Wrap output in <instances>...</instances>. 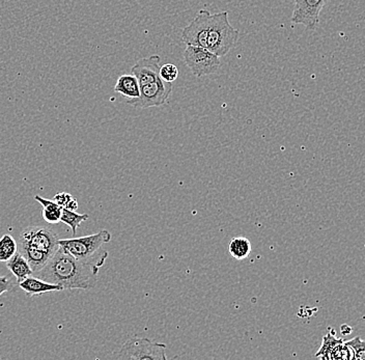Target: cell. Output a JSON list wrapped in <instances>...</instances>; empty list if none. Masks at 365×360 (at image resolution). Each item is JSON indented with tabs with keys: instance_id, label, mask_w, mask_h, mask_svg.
<instances>
[{
	"instance_id": "cell-12",
	"label": "cell",
	"mask_w": 365,
	"mask_h": 360,
	"mask_svg": "<svg viewBox=\"0 0 365 360\" xmlns=\"http://www.w3.org/2000/svg\"><path fill=\"white\" fill-rule=\"evenodd\" d=\"M18 286L25 292L29 297H34V296H41L43 294L50 293V292H61L63 289L57 284H50L45 280L38 279L34 275H29L22 282H18Z\"/></svg>"
},
{
	"instance_id": "cell-17",
	"label": "cell",
	"mask_w": 365,
	"mask_h": 360,
	"mask_svg": "<svg viewBox=\"0 0 365 360\" xmlns=\"http://www.w3.org/2000/svg\"><path fill=\"white\" fill-rule=\"evenodd\" d=\"M251 242L245 237H236L230 240V245H228V252L230 256L234 257L235 259L238 261H243L247 259L251 254Z\"/></svg>"
},
{
	"instance_id": "cell-19",
	"label": "cell",
	"mask_w": 365,
	"mask_h": 360,
	"mask_svg": "<svg viewBox=\"0 0 365 360\" xmlns=\"http://www.w3.org/2000/svg\"><path fill=\"white\" fill-rule=\"evenodd\" d=\"M18 252V243L11 235H4L0 238V262L6 263Z\"/></svg>"
},
{
	"instance_id": "cell-21",
	"label": "cell",
	"mask_w": 365,
	"mask_h": 360,
	"mask_svg": "<svg viewBox=\"0 0 365 360\" xmlns=\"http://www.w3.org/2000/svg\"><path fill=\"white\" fill-rule=\"evenodd\" d=\"M346 345L352 350L355 360H365V341L360 336L354 337L346 341Z\"/></svg>"
},
{
	"instance_id": "cell-22",
	"label": "cell",
	"mask_w": 365,
	"mask_h": 360,
	"mask_svg": "<svg viewBox=\"0 0 365 360\" xmlns=\"http://www.w3.org/2000/svg\"><path fill=\"white\" fill-rule=\"evenodd\" d=\"M160 77L166 82H173L179 77V70L173 63H166L160 68Z\"/></svg>"
},
{
	"instance_id": "cell-6",
	"label": "cell",
	"mask_w": 365,
	"mask_h": 360,
	"mask_svg": "<svg viewBox=\"0 0 365 360\" xmlns=\"http://www.w3.org/2000/svg\"><path fill=\"white\" fill-rule=\"evenodd\" d=\"M173 84L160 77L156 81L140 86V96L136 99L127 100V103L135 108L147 109L170 103Z\"/></svg>"
},
{
	"instance_id": "cell-5",
	"label": "cell",
	"mask_w": 365,
	"mask_h": 360,
	"mask_svg": "<svg viewBox=\"0 0 365 360\" xmlns=\"http://www.w3.org/2000/svg\"><path fill=\"white\" fill-rule=\"evenodd\" d=\"M184 61L191 73L197 78L214 74L220 68V58L205 48L187 46Z\"/></svg>"
},
{
	"instance_id": "cell-23",
	"label": "cell",
	"mask_w": 365,
	"mask_h": 360,
	"mask_svg": "<svg viewBox=\"0 0 365 360\" xmlns=\"http://www.w3.org/2000/svg\"><path fill=\"white\" fill-rule=\"evenodd\" d=\"M14 287H15V282L10 277H6V275L0 277V296L6 293V292L13 290Z\"/></svg>"
},
{
	"instance_id": "cell-7",
	"label": "cell",
	"mask_w": 365,
	"mask_h": 360,
	"mask_svg": "<svg viewBox=\"0 0 365 360\" xmlns=\"http://www.w3.org/2000/svg\"><path fill=\"white\" fill-rule=\"evenodd\" d=\"M58 240L56 232L52 231L49 227L36 225V227L25 229L20 234L18 243L31 246L34 250H40L52 257L59 248Z\"/></svg>"
},
{
	"instance_id": "cell-3",
	"label": "cell",
	"mask_w": 365,
	"mask_h": 360,
	"mask_svg": "<svg viewBox=\"0 0 365 360\" xmlns=\"http://www.w3.org/2000/svg\"><path fill=\"white\" fill-rule=\"evenodd\" d=\"M238 40L239 31L230 24L227 11L211 14L207 27V50L221 58L236 46Z\"/></svg>"
},
{
	"instance_id": "cell-1",
	"label": "cell",
	"mask_w": 365,
	"mask_h": 360,
	"mask_svg": "<svg viewBox=\"0 0 365 360\" xmlns=\"http://www.w3.org/2000/svg\"><path fill=\"white\" fill-rule=\"evenodd\" d=\"M100 269L82 263L59 247L34 277L61 286L63 290H91L98 282Z\"/></svg>"
},
{
	"instance_id": "cell-13",
	"label": "cell",
	"mask_w": 365,
	"mask_h": 360,
	"mask_svg": "<svg viewBox=\"0 0 365 360\" xmlns=\"http://www.w3.org/2000/svg\"><path fill=\"white\" fill-rule=\"evenodd\" d=\"M114 92L120 93L127 100L136 99L140 96V86L133 74H125L118 77L114 86Z\"/></svg>"
},
{
	"instance_id": "cell-10",
	"label": "cell",
	"mask_w": 365,
	"mask_h": 360,
	"mask_svg": "<svg viewBox=\"0 0 365 360\" xmlns=\"http://www.w3.org/2000/svg\"><path fill=\"white\" fill-rule=\"evenodd\" d=\"M316 357L324 360H353L354 355L346 341L335 337L332 331L323 337V343L316 353Z\"/></svg>"
},
{
	"instance_id": "cell-14",
	"label": "cell",
	"mask_w": 365,
	"mask_h": 360,
	"mask_svg": "<svg viewBox=\"0 0 365 360\" xmlns=\"http://www.w3.org/2000/svg\"><path fill=\"white\" fill-rule=\"evenodd\" d=\"M18 252H20L26 259L31 269H33L34 273L38 272V270L44 267L50 257H51L49 254L34 250L31 246L23 245V243H18Z\"/></svg>"
},
{
	"instance_id": "cell-8",
	"label": "cell",
	"mask_w": 365,
	"mask_h": 360,
	"mask_svg": "<svg viewBox=\"0 0 365 360\" xmlns=\"http://www.w3.org/2000/svg\"><path fill=\"white\" fill-rule=\"evenodd\" d=\"M327 2L328 0H295L292 22L314 31L319 24V14Z\"/></svg>"
},
{
	"instance_id": "cell-16",
	"label": "cell",
	"mask_w": 365,
	"mask_h": 360,
	"mask_svg": "<svg viewBox=\"0 0 365 360\" xmlns=\"http://www.w3.org/2000/svg\"><path fill=\"white\" fill-rule=\"evenodd\" d=\"M34 200L42 205V215L46 222L49 223V225H56V223L61 222L63 208L58 204H56L54 200H47V198L40 197V195H36Z\"/></svg>"
},
{
	"instance_id": "cell-2",
	"label": "cell",
	"mask_w": 365,
	"mask_h": 360,
	"mask_svg": "<svg viewBox=\"0 0 365 360\" xmlns=\"http://www.w3.org/2000/svg\"><path fill=\"white\" fill-rule=\"evenodd\" d=\"M110 241L111 232L107 230H102L97 234L90 236L61 239L58 240V245L67 254L82 263L100 269L104 266L107 257H109V252L103 247Z\"/></svg>"
},
{
	"instance_id": "cell-15",
	"label": "cell",
	"mask_w": 365,
	"mask_h": 360,
	"mask_svg": "<svg viewBox=\"0 0 365 360\" xmlns=\"http://www.w3.org/2000/svg\"><path fill=\"white\" fill-rule=\"evenodd\" d=\"M6 267L9 268V270L13 273L14 277L17 279V284L26 279L29 275L34 274L33 269H31L29 262L18 252L15 256L6 262Z\"/></svg>"
},
{
	"instance_id": "cell-18",
	"label": "cell",
	"mask_w": 365,
	"mask_h": 360,
	"mask_svg": "<svg viewBox=\"0 0 365 360\" xmlns=\"http://www.w3.org/2000/svg\"><path fill=\"white\" fill-rule=\"evenodd\" d=\"M88 220V214H79L76 211H72V210L63 208L61 212V222L68 225L72 230L73 235L76 236L77 230L80 227L82 222Z\"/></svg>"
},
{
	"instance_id": "cell-11",
	"label": "cell",
	"mask_w": 365,
	"mask_h": 360,
	"mask_svg": "<svg viewBox=\"0 0 365 360\" xmlns=\"http://www.w3.org/2000/svg\"><path fill=\"white\" fill-rule=\"evenodd\" d=\"M160 61L161 58L155 54L148 58L139 59L131 68V73L136 77L139 86H147L160 78Z\"/></svg>"
},
{
	"instance_id": "cell-9",
	"label": "cell",
	"mask_w": 365,
	"mask_h": 360,
	"mask_svg": "<svg viewBox=\"0 0 365 360\" xmlns=\"http://www.w3.org/2000/svg\"><path fill=\"white\" fill-rule=\"evenodd\" d=\"M211 13L207 10H200L194 17L190 24L187 25L182 31V40L187 46L202 47L207 49V27Z\"/></svg>"
},
{
	"instance_id": "cell-4",
	"label": "cell",
	"mask_w": 365,
	"mask_h": 360,
	"mask_svg": "<svg viewBox=\"0 0 365 360\" xmlns=\"http://www.w3.org/2000/svg\"><path fill=\"white\" fill-rule=\"evenodd\" d=\"M165 344L157 343L145 337L134 336L125 341L118 353V359L166 360Z\"/></svg>"
},
{
	"instance_id": "cell-20",
	"label": "cell",
	"mask_w": 365,
	"mask_h": 360,
	"mask_svg": "<svg viewBox=\"0 0 365 360\" xmlns=\"http://www.w3.org/2000/svg\"><path fill=\"white\" fill-rule=\"evenodd\" d=\"M53 200L56 204H58L61 208L72 210V211H77V209H78V202H77L76 198L73 197L72 195H70V193H57Z\"/></svg>"
}]
</instances>
